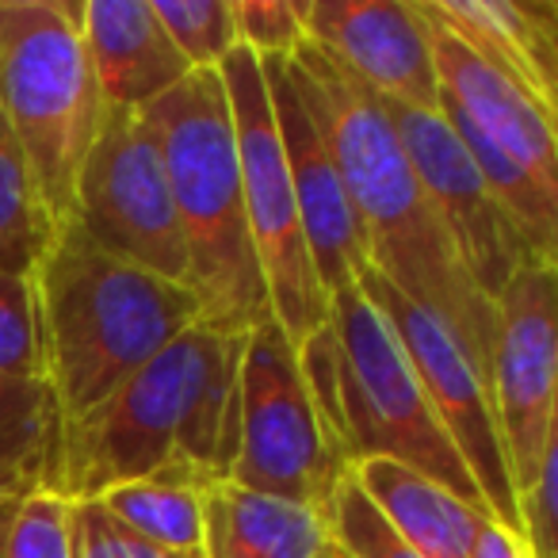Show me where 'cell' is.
<instances>
[{"label":"cell","mask_w":558,"mask_h":558,"mask_svg":"<svg viewBox=\"0 0 558 558\" xmlns=\"http://www.w3.org/2000/svg\"><path fill=\"white\" fill-rule=\"evenodd\" d=\"M73 509L77 501L58 489L20 497L0 558H73Z\"/></svg>","instance_id":"obj_25"},{"label":"cell","mask_w":558,"mask_h":558,"mask_svg":"<svg viewBox=\"0 0 558 558\" xmlns=\"http://www.w3.org/2000/svg\"><path fill=\"white\" fill-rule=\"evenodd\" d=\"M260 70L314 271H318L322 291L337 295L344 288H356L360 271L367 268V253L364 241H360L349 192H344V180L337 172V161L329 154L326 138H322L318 123L311 119L303 96H299L288 58H260Z\"/></svg>","instance_id":"obj_13"},{"label":"cell","mask_w":558,"mask_h":558,"mask_svg":"<svg viewBox=\"0 0 558 558\" xmlns=\"http://www.w3.org/2000/svg\"><path fill=\"white\" fill-rule=\"evenodd\" d=\"M238 47L256 58H291L306 43V0H230Z\"/></svg>","instance_id":"obj_27"},{"label":"cell","mask_w":558,"mask_h":558,"mask_svg":"<svg viewBox=\"0 0 558 558\" xmlns=\"http://www.w3.org/2000/svg\"><path fill=\"white\" fill-rule=\"evenodd\" d=\"M62 421L43 379L0 375V497L54 486Z\"/></svg>","instance_id":"obj_20"},{"label":"cell","mask_w":558,"mask_h":558,"mask_svg":"<svg viewBox=\"0 0 558 558\" xmlns=\"http://www.w3.org/2000/svg\"><path fill=\"white\" fill-rule=\"evenodd\" d=\"M73 558H203V550H165L119 527L96 501L73 509Z\"/></svg>","instance_id":"obj_28"},{"label":"cell","mask_w":558,"mask_h":558,"mask_svg":"<svg viewBox=\"0 0 558 558\" xmlns=\"http://www.w3.org/2000/svg\"><path fill=\"white\" fill-rule=\"evenodd\" d=\"M326 524H329V543H333L344 558H421L417 550L387 524V517L367 501V494L352 482V474L341 482V489H337Z\"/></svg>","instance_id":"obj_24"},{"label":"cell","mask_w":558,"mask_h":558,"mask_svg":"<svg viewBox=\"0 0 558 558\" xmlns=\"http://www.w3.org/2000/svg\"><path fill=\"white\" fill-rule=\"evenodd\" d=\"M218 77H222L226 96H230L241 195H245V218L248 233H253L256 260H260L271 322L299 349L306 337H314L326 326L329 295L322 291L311 248H306L303 238L260 58L248 54L245 47H233L226 62L218 65Z\"/></svg>","instance_id":"obj_8"},{"label":"cell","mask_w":558,"mask_h":558,"mask_svg":"<svg viewBox=\"0 0 558 558\" xmlns=\"http://www.w3.org/2000/svg\"><path fill=\"white\" fill-rule=\"evenodd\" d=\"M245 337L192 326L131 375L100 410L65 428L54 486L73 501L138 478L210 489L230 478L238 433V364Z\"/></svg>","instance_id":"obj_2"},{"label":"cell","mask_w":558,"mask_h":558,"mask_svg":"<svg viewBox=\"0 0 558 558\" xmlns=\"http://www.w3.org/2000/svg\"><path fill=\"white\" fill-rule=\"evenodd\" d=\"M306 43L379 100L440 111L428 35L413 0H306Z\"/></svg>","instance_id":"obj_14"},{"label":"cell","mask_w":558,"mask_h":558,"mask_svg":"<svg viewBox=\"0 0 558 558\" xmlns=\"http://www.w3.org/2000/svg\"><path fill=\"white\" fill-rule=\"evenodd\" d=\"M43 383L77 428L203 314L184 283L111 256L81 226L54 230L32 271Z\"/></svg>","instance_id":"obj_3"},{"label":"cell","mask_w":558,"mask_h":558,"mask_svg":"<svg viewBox=\"0 0 558 558\" xmlns=\"http://www.w3.org/2000/svg\"><path fill=\"white\" fill-rule=\"evenodd\" d=\"M329 524L318 509L218 482L203 489V558H318Z\"/></svg>","instance_id":"obj_18"},{"label":"cell","mask_w":558,"mask_h":558,"mask_svg":"<svg viewBox=\"0 0 558 558\" xmlns=\"http://www.w3.org/2000/svg\"><path fill=\"white\" fill-rule=\"evenodd\" d=\"M288 70L344 180L367 268L433 314L489 387L494 303L474 288L444 238L383 100L311 43L288 58Z\"/></svg>","instance_id":"obj_1"},{"label":"cell","mask_w":558,"mask_h":558,"mask_svg":"<svg viewBox=\"0 0 558 558\" xmlns=\"http://www.w3.org/2000/svg\"><path fill=\"white\" fill-rule=\"evenodd\" d=\"M0 375L43 379L32 276H4L0 271Z\"/></svg>","instance_id":"obj_26"},{"label":"cell","mask_w":558,"mask_h":558,"mask_svg":"<svg viewBox=\"0 0 558 558\" xmlns=\"http://www.w3.org/2000/svg\"><path fill=\"white\" fill-rule=\"evenodd\" d=\"M104 512L138 539L165 550H203V489L180 478H138L96 497Z\"/></svg>","instance_id":"obj_21"},{"label":"cell","mask_w":558,"mask_h":558,"mask_svg":"<svg viewBox=\"0 0 558 558\" xmlns=\"http://www.w3.org/2000/svg\"><path fill=\"white\" fill-rule=\"evenodd\" d=\"M81 47L100 111H142L192 73L149 0H81Z\"/></svg>","instance_id":"obj_16"},{"label":"cell","mask_w":558,"mask_h":558,"mask_svg":"<svg viewBox=\"0 0 558 558\" xmlns=\"http://www.w3.org/2000/svg\"><path fill=\"white\" fill-rule=\"evenodd\" d=\"M54 230L58 222L43 203L32 165H27L16 134L0 116V271L4 276H32Z\"/></svg>","instance_id":"obj_22"},{"label":"cell","mask_w":558,"mask_h":558,"mask_svg":"<svg viewBox=\"0 0 558 558\" xmlns=\"http://www.w3.org/2000/svg\"><path fill=\"white\" fill-rule=\"evenodd\" d=\"M318 558H344V555H341V550H337V547H333V543H326V550H322V555H318Z\"/></svg>","instance_id":"obj_32"},{"label":"cell","mask_w":558,"mask_h":558,"mask_svg":"<svg viewBox=\"0 0 558 558\" xmlns=\"http://www.w3.org/2000/svg\"><path fill=\"white\" fill-rule=\"evenodd\" d=\"M326 326L337 344V383H341V425L349 463L395 459V463L433 478L459 501L486 512L478 486L459 459L456 444L436 421L402 344L390 333L383 314L360 295V288L329 295Z\"/></svg>","instance_id":"obj_6"},{"label":"cell","mask_w":558,"mask_h":558,"mask_svg":"<svg viewBox=\"0 0 558 558\" xmlns=\"http://www.w3.org/2000/svg\"><path fill=\"white\" fill-rule=\"evenodd\" d=\"M70 222L111 256L187 288V256L169 177L142 111H100L73 184Z\"/></svg>","instance_id":"obj_9"},{"label":"cell","mask_w":558,"mask_h":558,"mask_svg":"<svg viewBox=\"0 0 558 558\" xmlns=\"http://www.w3.org/2000/svg\"><path fill=\"white\" fill-rule=\"evenodd\" d=\"M149 4L192 73L218 70L226 54L238 47L230 0H149Z\"/></svg>","instance_id":"obj_23"},{"label":"cell","mask_w":558,"mask_h":558,"mask_svg":"<svg viewBox=\"0 0 558 558\" xmlns=\"http://www.w3.org/2000/svg\"><path fill=\"white\" fill-rule=\"evenodd\" d=\"M356 288L383 314L390 333L398 337L436 421L448 433V440L456 444L459 459L466 463L474 486H478L489 520L520 535L517 494H512L509 463H505L501 433H497L494 398H489V387L478 375V367L471 364V356L459 349V341L433 314L390 288L375 268L360 271Z\"/></svg>","instance_id":"obj_11"},{"label":"cell","mask_w":558,"mask_h":558,"mask_svg":"<svg viewBox=\"0 0 558 558\" xmlns=\"http://www.w3.org/2000/svg\"><path fill=\"white\" fill-rule=\"evenodd\" d=\"M0 116L16 134L50 218H73V184L100 123L81 47V0H0Z\"/></svg>","instance_id":"obj_5"},{"label":"cell","mask_w":558,"mask_h":558,"mask_svg":"<svg viewBox=\"0 0 558 558\" xmlns=\"http://www.w3.org/2000/svg\"><path fill=\"white\" fill-rule=\"evenodd\" d=\"M383 108H387L390 123L402 138V149L410 157L413 172H417L421 192H425L444 238L451 241L474 288L494 303L497 291L524 264L539 260L532 256L517 226L509 222L501 203L482 184L471 157L463 154V146H459V138L451 134L448 119L440 111H417L387 100H383Z\"/></svg>","instance_id":"obj_12"},{"label":"cell","mask_w":558,"mask_h":558,"mask_svg":"<svg viewBox=\"0 0 558 558\" xmlns=\"http://www.w3.org/2000/svg\"><path fill=\"white\" fill-rule=\"evenodd\" d=\"M20 497H0V555H4V535H9L12 512H16Z\"/></svg>","instance_id":"obj_31"},{"label":"cell","mask_w":558,"mask_h":558,"mask_svg":"<svg viewBox=\"0 0 558 558\" xmlns=\"http://www.w3.org/2000/svg\"><path fill=\"white\" fill-rule=\"evenodd\" d=\"M421 24L428 35V54H433L440 104L466 119L482 138H489L497 149L524 165L535 180L558 187V142L555 119L543 116L505 73H497L489 62H482L466 43H459L444 24H436L428 12L413 0Z\"/></svg>","instance_id":"obj_15"},{"label":"cell","mask_w":558,"mask_h":558,"mask_svg":"<svg viewBox=\"0 0 558 558\" xmlns=\"http://www.w3.org/2000/svg\"><path fill=\"white\" fill-rule=\"evenodd\" d=\"M558 264H524L494 299L489 398L509 463L524 494L558 440Z\"/></svg>","instance_id":"obj_10"},{"label":"cell","mask_w":558,"mask_h":558,"mask_svg":"<svg viewBox=\"0 0 558 558\" xmlns=\"http://www.w3.org/2000/svg\"><path fill=\"white\" fill-rule=\"evenodd\" d=\"M352 482L367 501L387 517V524L417 550L421 558H471L486 512L459 501L433 478L395 463V459H360L352 463Z\"/></svg>","instance_id":"obj_19"},{"label":"cell","mask_w":558,"mask_h":558,"mask_svg":"<svg viewBox=\"0 0 558 558\" xmlns=\"http://www.w3.org/2000/svg\"><path fill=\"white\" fill-rule=\"evenodd\" d=\"M482 62L512 81L543 116H558L555 0H417Z\"/></svg>","instance_id":"obj_17"},{"label":"cell","mask_w":558,"mask_h":558,"mask_svg":"<svg viewBox=\"0 0 558 558\" xmlns=\"http://www.w3.org/2000/svg\"><path fill=\"white\" fill-rule=\"evenodd\" d=\"M558 440L547 448L535 478L527 482L524 494H517V520L520 539L532 550V558H555L558 547Z\"/></svg>","instance_id":"obj_29"},{"label":"cell","mask_w":558,"mask_h":558,"mask_svg":"<svg viewBox=\"0 0 558 558\" xmlns=\"http://www.w3.org/2000/svg\"><path fill=\"white\" fill-rule=\"evenodd\" d=\"M471 558H532V550L524 547V539H520L517 532H509V527L486 520L482 532H478V539H474Z\"/></svg>","instance_id":"obj_30"},{"label":"cell","mask_w":558,"mask_h":558,"mask_svg":"<svg viewBox=\"0 0 558 558\" xmlns=\"http://www.w3.org/2000/svg\"><path fill=\"white\" fill-rule=\"evenodd\" d=\"M349 471L311 402L299 349L271 318L248 329L238 364V433L226 482L311 505L329 520V505Z\"/></svg>","instance_id":"obj_7"},{"label":"cell","mask_w":558,"mask_h":558,"mask_svg":"<svg viewBox=\"0 0 558 558\" xmlns=\"http://www.w3.org/2000/svg\"><path fill=\"white\" fill-rule=\"evenodd\" d=\"M169 177L172 210L187 256V291L203 326L245 337L271 318L260 260L241 195L233 111L218 70H195L142 108Z\"/></svg>","instance_id":"obj_4"}]
</instances>
